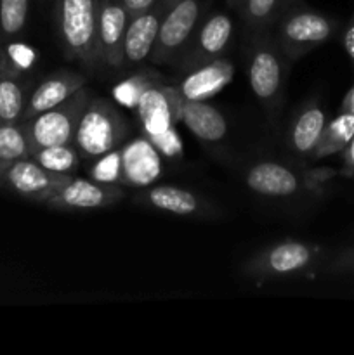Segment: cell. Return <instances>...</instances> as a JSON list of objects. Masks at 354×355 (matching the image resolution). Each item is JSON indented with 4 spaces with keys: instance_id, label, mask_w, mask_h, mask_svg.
<instances>
[{
    "instance_id": "cell-1",
    "label": "cell",
    "mask_w": 354,
    "mask_h": 355,
    "mask_svg": "<svg viewBox=\"0 0 354 355\" xmlns=\"http://www.w3.org/2000/svg\"><path fill=\"white\" fill-rule=\"evenodd\" d=\"M246 76L257 103L271 118L281 110L292 61L278 45L273 31L246 37Z\"/></svg>"
},
{
    "instance_id": "cell-2",
    "label": "cell",
    "mask_w": 354,
    "mask_h": 355,
    "mask_svg": "<svg viewBox=\"0 0 354 355\" xmlns=\"http://www.w3.org/2000/svg\"><path fill=\"white\" fill-rule=\"evenodd\" d=\"M97 19L99 0H56V26L62 54L90 69L101 64Z\"/></svg>"
},
{
    "instance_id": "cell-3",
    "label": "cell",
    "mask_w": 354,
    "mask_h": 355,
    "mask_svg": "<svg viewBox=\"0 0 354 355\" xmlns=\"http://www.w3.org/2000/svg\"><path fill=\"white\" fill-rule=\"evenodd\" d=\"M128 135V123L113 103L92 97L83 110L75 134L76 151L83 159H99L117 151Z\"/></svg>"
},
{
    "instance_id": "cell-4",
    "label": "cell",
    "mask_w": 354,
    "mask_h": 355,
    "mask_svg": "<svg viewBox=\"0 0 354 355\" xmlns=\"http://www.w3.org/2000/svg\"><path fill=\"white\" fill-rule=\"evenodd\" d=\"M337 21L304 3L285 7L273 28L281 51L292 59L304 58L333 37Z\"/></svg>"
},
{
    "instance_id": "cell-5",
    "label": "cell",
    "mask_w": 354,
    "mask_h": 355,
    "mask_svg": "<svg viewBox=\"0 0 354 355\" xmlns=\"http://www.w3.org/2000/svg\"><path fill=\"white\" fill-rule=\"evenodd\" d=\"M319 260V246L298 239H285L253 255L245 263L243 272L260 284L264 281L307 274L309 270L316 269Z\"/></svg>"
},
{
    "instance_id": "cell-6",
    "label": "cell",
    "mask_w": 354,
    "mask_h": 355,
    "mask_svg": "<svg viewBox=\"0 0 354 355\" xmlns=\"http://www.w3.org/2000/svg\"><path fill=\"white\" fill-rule=\"evenodd\" d=\"M92 97V92L82 87L61 104L26 120L24 132L30 142V153L49 146L73 144L80 118Z\"/></svg>"
},
{
    "instance_id": "cell-7",
    "label": "cell",
    "mask_w": 354,
    "mask_h": 355,
    "mask_svg": "<svg viewBox=\"0 0 354 355\" xmlns=\"http://www.w3.org/2000/svg\"><path fill=\"white\" fill-rule=\"evenodd\" d=\"M201 10V0H179L165 10L149 55L151 64H177L200 24Z\"/></svg>"
},
{
    "instance_id": "cell-8",
    "label": "cell",
    "mask_w": 354,
    "mask_h": 355,
    "mask_svg": "<svg viewBox=\"0 0 354 355\" xmlns=\"http://www.w3.org/2000/svg\"><path fill=\"white\" fill-rule=\"evenodd\" d=\"M233 33H235V24L231 17L224 12H212L210 16L200 21L176 68L189 73L215 59H221L231 44Z\"/></svg>"
},
{
    "instance_id": "cell-9",
    "label": "cell",
    "mask_w": 354,
    "mask_h": 355,
    "mask_svg": "<svg viewBox=\"0 0 354 355\" xmlns=\"http://www.w3.org/2000/svg\"><path fill=\"white\" fill-rule=\"evenodd\" d=\"M2 175L10 189L38 203H47L73 177L68 173L51 172L38 165L31 156L6 165L2 168Z\"/></svg>"
},
{
    "instance_id": "cell-10",
    "label": "cell",
    "mask_w": 354,
    "mask_h": 355,
    "mask_svg": "<svg viewBox=\"0 0 354 355\" xmlns=\"http://www.w3.org/2000/svg\"><path fill=\"white\" fill-rule=\"evenodd\" d=\"M121 198L124 191L117 184L80 179L73 175L71 180L47 201V205L54 210L62 211L101 210V208L115 207Z\"/></svg>"
},
{
    "instance_id": "cell-11",
    "label": "cell",
    "mask_w": 354,
    "mask_h": 355,
    "mask_svg": "<svg viewBox=\"0 0 354 355\" xmlns=\"http://www.w3.org/2000/svg\"><path fill=\"white\" fill-rule=\"evenodd\" d=\"M184 96L174 87L153 85L137 103V114L142 127L151 135L163 134L183 120Z\"/></svg>"
},
{
    "instance_id": "cell-12",
    "label": "cell",
    "mask_w": 354,
    "mask_h": 355,
    "mask_svg": "<svg viewBox=\"0 0 354 355\" xmlns=\"http://www.w3.org/2000/svg\"><path fill=\"white\" fill-rule=\"evenodd\" d=\"M128 14L120 0H99L97 47L101 64L111 69L124 68V40Z\"/></svg>"
},
{
    "instance_id": "cell-13",
    "label": "cell",
    "mask_w": 354,
    "mask_h": 355,
    "mask_svg": "<svg viewBox=\"0 0 354 355\" xmlns=\"http://www.w3.org/2000/svg\"><path fill=\"white\" fill-rule=\"evenodd\" d=\"M245 184L252 193L266 198H290L304 189V180L278 162L253 163L245 172Z\"/></svg>"
},
{
    "instance_id": "cell-14",
    "label": "cell",
    "mask_w": 354,
    "mask_h": 355,
    "mask_svg": "<svg viewBox=\"0 0 354 355\" xmlns=\"http://www.w3.org/2000/svg\"><path fill=\"white\" fill-rule=\"evenodd\" d=\"M135 203L179 217H205L212 210L200 196L177 186H153L135 196Z\"/></svg>"
},
{
    "instance_id": "cell-15",
    "label": "cell",
    "mask_w": 354,
    "mask_h": 355,
    "mask_svg": "<svg viewBox=\"0 0 354 355\" xmlns=\"http://www.w3.org/2000/svg\"><path fill=\"white\" fill-rule=\"evenodd\" d=\"M165 10L156 3L146 12L130 17L124 40V68H134L151 55Z\"/></svg>"
},
{
    "instance_id": "cell-16",
    "label": "cell",
    "mask_w": 354,
    "mask_h": 355,
    "mask_svg": "<svg viewBox=\"0 0 354 355\" xmlns=\"http://www.w3.org/2000/svg\"><path fill=\"white\" fill-rule=\"evenodd\" d=\"M87 76L82 73L69 71V69H61V71L54 73L44 82L38 83L37 89L31 92L30 99H28L26 107H24V120L37 116V114L44 113V111L51 110V107L58 106L62 101L68 99L71 94L85 87Z\"/></svg>"
},
{
    "instance_id": "cell-17",
    "label": "cell",
    "mask_w": 354,
    "mask_h": 355,
    "mask_svg": "<svg viewBox=\"0 0 354 355\" xmlns=\"http://www.w3.org/2000/svg\"><path fill=\"white\" fill-rule=\"evenodd\" d=\"M183 121L200 141L219 142L228 134V121L224 114L212 104L198 99L183 101Z\"/></svg>"
},
{
    "instance_id": "cell-18",
    "label": "cell",
    "mask_w": 354,
    "mask_h": 355,
    "mask_svg": "<svg viewBox=\"0 0 354 355\" xmlns=\"http://www.w3.org/2000/svg\"><path fill=\"white\" fill-rule=\"evenodd\" d=\"M326 114L318 104H307L297 113L288 128V149L301 156H311L326 125Z\"/></svg>"
},
{
    "instance_id": "cell-19",
    "label": "cell",
    "mask_w": 354,
    "mask_h": 355,
    "mask_svg": "<svg viewBox=\"0 0 354 355\" xmlns=\"http://www.w3.org/2000/svg\"><path fill=\"white\" fill-rule=\"evenodd\" d=\"M233 66L224 59H215L201 68L189 71V76L180 85V92L187 99L205 101V97L214 96L231 80Z\"/></svg>"
},
{
    "instance_id": "cell-20",
    "label": "cell",
    "mask_w": 354,
    "mask_h": 355,
    "mask_svg": "<svg viewBox=\"0 0 354 355\" xmlns=\"http://www.w3.org/2000/svg\"><path fill=\"white\" fill-rule=\"evenodd\" d=\"M285 7L287 0H243L238 14L245 26V37L260 31H273Z\"/></svg>"
},
{
    "instance_id": "cell-21",
    "label": "cell",
    "mask_w": 354,
    "mask_h": 355,
    "mask_svg": "<svg viewBox=\"0 0 354 355\" xmlns=\"http://www.w3.org/2000/svg\"><path fill=\"white\" fill-rule=\"evenodd\" d=\"M354 137V113H342L332 121H326L325 130L319 137L318 146L312 151V158L321 159L335 153H342Z\"/></svg>"
},
{
    "instance_id": "cell-22",
    "label": "cell",
    "mask_w": 354,
    "mask_h": 355,
    "mask_svg": "<svg viewBox=\"0 0 354 355\" xmlns=\"http://www.w3.org/2000/svg\"><path fill=\"white\" fill-rule=\"evenodd\" d=\"M30 156L44 168L56 173H68V175H75L76 168L80 165V158H82L80 153L76 151L75 144L49 146V148L33 149Z\"/></svg>"
},
{
    "instance_id": "cell-23",
    "label": "cell",
    "mask_w": 354,
    "mask_h": 355,
    "mask_svg": "<svg viewBox=\"0 0 354 355\" xmlns=\"http://www.w3.org/2000/svg\"><path fill=\"white\" fill-rule=\"evenodd\" d=\"M26 107L24 89L19 78L14 75L0 76V120L2 123H14L19 120Z\"/></svg>"
},
{
    "instance_id": "cell-24",
    "label": "cell",
    "mask_w": 354,
    "mask_h": 355,
    "mask_svg": "<svg viewBox=\"0 0 354 355\" xmlns=\"http://www.w3.org/2000/svg\"><path fill=\"white\" fill-rule=\"evenodd\" d=\"M30 156V142H28L24 128L14 123L0 125V165L2 168L16 159Z\"/></svg>"
},
{
    "instance_id": "cell-25",
    "label": "cell",
    "mask_w": 354,
    "mask_h": 355,
    "mask_svg": "<svg viewBox=\"0 0 354 355\" xmlns=\"http://www.w3.org/2000/svg\"><path fill=\"white\" fill-rule=\"evenodd\" d=\"M30 0H0V30L6 37H14L24 28Z\"/></svg>"
},
{
    "instance_id": "cell-26",
    "label": "cell",
    "mask_w": 354,
    "mask_h": 355,
    "mask_svg": "<svg viewBox=\"0 0 354 355\" xmlns=\"http://www.w3.org/2000/svg\"><path fill=\"white\" fill-rule=\"evenodd\" d=\"M155 73L153 71H142L139 75L130 76V80L120 83V85L115 89V94H117V99L120 103L127 104V106H137L139 99H141L142 94L153 85H158L156 83V78H153Z\"/></svg>"
},
{
    "instance_id": "cell-27",
    "label": "cell",
    "mask_w": 354,
    "mask_h": 355,
    "mask_svg": "<svg viewBox=\"0 0 354 355\" xmlns=\"http://www.w3.org/2000/svg\"><path fill=\"white\" fill-rule=\"evenodd\" d=\"M325 274H351L354 272V246L342 250L340 253L332 257L328 263L323 267Z\"/></svg>"
},
{
    "instance_id": "cell-28",
    "label": "cell",
    "mask_w": 354,
    "mask_h": 355,
    "mask_svg": "<svg viewBox=\"0 0 354 355\" xmlns=\"http://www.w3.org/2000/svg\"><path fill=\"white\" fill-rule=\"evenodd\" d=\"M7 55H9L10 62L19 69H28L35 61V51L24 44L7 45Z\"/></svg>"
},
{
    "instance_id": "cell-29",
    "label": "cell",
    "mask_w": 354,
    "mask_h": 355,
    "mask_svg": "<svg viewBox=\"0 0 354 355\" xmlns=\"http://www.w3.org/2000/svg\"><path fill=\"white\" fill-rule=\"evenodd\" d=\"M121 3H124L125 10H127L128 14V19L134 16H137V14L141 12H146L148 9H151V7H155L156 3H158V0H120Z\"/></svg>"
},
{
    "instance_id": "cell-30",
    "label": "cell",
    "mask_w": 354,
    "mask_h": 355,
    "mask_svg": "<svg viewBox=\"0 0 354 355\" xmlns=\"http://www.w3.org/2000/svg\"><path fill=\"white\" fill-rule=\"evenodd\" d=\"M342 44H344V49H346L347 55H349V59L354 64V14L353 17H351L349 24H347L346 31H344Z\"/></svg>"
},
{
    "instance_id": "cell-31",
    "label": "cell",
    "mask_w": 354,
    "mask_h": 355,
    "mask_svg": "<svg viewBox=\"0 0 354 355\" xmlns=\"http://www.w3.org/2000/svg\"><path fill=\"white\" fill-rule=\"evenodd\" d=\"M344 165H346V172L354 175V137L351 139L347 148L344 149Z\"/></svg>"
},
{
    "instance_id": "cell-32",
    "label": "cell",
    "mask_w": 354,
    "mask_h": 355,
    "mask_svg": "<svg viewBox=\"0 0 354 355\" xmlns=\"http://www.w3.org/2000/svg\"><path fill=\"white\" fill-rule=\"evenodd\" d=\"M342 111H346V113H354V85L351 87V90L346 94V97H344Z\"/></svg>"
},
{
    "instance_id": "cell-33",
    "label": "cell",
    "mask_w": 354,
    "mask_h": 355,
    "mask_svg": "<svg viewBox=\"0 0 354 355\" xmlns=\"http://www.w3.org/2000/svg\"><path fill=\"white\" fill-rule=\"evenodd\" d=\"M176 2H179V0H158V6L162 7L163 10H167V9H170V7H172Z\"/></svg>"
},
{
    "instance_id": "cell-34",
    "label": "cell",
    "mask_w": 354,
    "mask_h": 355,
    "mask_svg": "<svg viewBox=\"0 0 354 355\" xmlns=\"http://www.w3.org/2000/svg\"><path fill=\"white\" fill-rule=\"evenodd\" d=\"M226 2H228V6L231 7L233 10H236V12H238V9H239V6H242L243 0H226Z\"/></svg>"
},
{
    "instance_id": "cell-35",
    "label": "cell",
    "mask_w": 354,
    "mask_h": 355,
    "mask_svg": "<svg viewBox=\"0 0 354 355\" xmlns=\"http://www.w3.org/2000/svg\"><path fill=\"white\" fill-rule=\"evenodd\" d=\"M304 0H287V7L288 6H295V3H302Z\"/></svg>"
},
{
    "instance_id": "cell-36",
    "label": "cell",
    "mask_w": 354,
    "mask_h": 355,
    "mask_svg": "<svg viewBox=\"0 0 354 355\" xmlns=\"http://www.w3.org/2000/svg\"><path fill=\"white\" fill-rule=\"evenodd\" d=\"M0 125H2V120H0Z\"/></svg>"
}]
</instances>
